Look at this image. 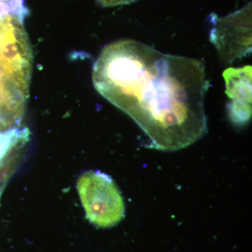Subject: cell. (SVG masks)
Instances as JSON below:
<instances>
[{
	"label": "cell",
	"instance_id": "cell-2",
	"mask_svg": "<svg viewBox=\"0 0 252 252\" xmlns=\"http://www.w3.org/2000/svg\"><path fill=\"white\" fill-rule=\"evenodd\" d=\"M77 190L86 218L92 224L109 228L125 217V203L114 180L103 172L89 171L77 182Z\"/></svg>",
	"mask_w": 252,
	"mask_h": 252
},
{
	"label": "cell",
	"instance_id": "cell-6",
	"mask_svg": "<svg viewBox=\"0 0 252 252\" xmlns=\"http://www.w3.org/2000/svg\"><path fill=\"white\" fill-rule=\"evenodd\" d=\"M96 1L103 7H113V6L132 4L138 0H96Z\"/></svg>",
	"mask_w": 252,
	"mask_h": 252
},
{
	"label": "cell",
	"instance_id": "cell-5",
	"mask_svg": "<svg viewBox=\"0 0 252 252\" xmlns=\"http://www.w3.org/2000/svg\"><path fill=\"white\" fill-rule=\"evenodd\" d=\"M16 84L24 85V75L6 53L0 37V92Z\"/></svg>",
	"mask_w": 252,
	"mask_h": 252
},
{
	"label": "cell",
	"instance_id": "cell-4",
	"mask_svg": "<svg viewBox=\"0 0 252 252\" xmlns=\"http://www.w3.org/2000/svg\"><path fill=\"white\" fill-rule=\"evenodd\" d=\"M252 67H230L223 73L225 94L230 99L228 104L230 120L238 126L248 124L252 117Z\"/></svg>",
	"mask_w": 252,
	"mask_h": 252
},
{
	"label": "cell",
	"instance_id": "cell-3",
	"mask_svg": "<svg viewBox=\"0 0 252 252\" xmlns=\"http://www.w3.org/2000/svg\"><path fill=\"white\" fill-rule=\"evenodd\" d=\"M210 41L222 62L230 64L252 52V2L228 16H210Z\"/></svg>",
	"mask_w": 252,
	"mask_h": 252
},
{
	"label": "cell",
	"instance_id": "cell-1",
	"mask_svg": "<svg viewBox=\"0 0 252 252\" xmlns=\"http://www.w3.org/2000/svg\"><path fill=\"white\" fill-rule=\"evenodd\" d=\"M93 81L99 94L140 126L149 148L180 150L207 132L204 100L210 84L198 60L122 39L104 48Z\"/></svg>",
	"mask_w": 252,
	"mask_h": 252
}]
</instances>
